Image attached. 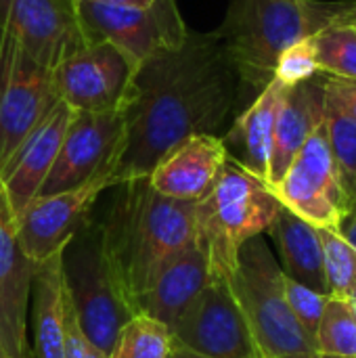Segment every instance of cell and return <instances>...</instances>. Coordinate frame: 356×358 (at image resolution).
<instances>
[{
    "label": "cell",
    "instance_id": "6da1fadb",
    "mask_svg": "<svg viewBox=\"0 0 356 358\" xmlns=\"http://www.w3.org/2000/svg\"><path fill=\"white\" fill-rule=\"evenodd\" d=\"M241 90V76L216 31H189L176 48L141 61L111 166L113 187L147 178L166 153L191 136H220Z\"/></svg>",
    "mask_w": 356,
    "mask_h": 358
},
{
    "label": "cell",
    "instance_id": "7a4b0ae2",
    "mask_svg": "<svg viewBox=\"0 0 356 358\" xmlns=\"http://www.w3.org/2000/svg\"><path fill=\"white\" fill-rule=\"evenodd\" d=\"M113 199L99 224L109 260L136 315V302L159 266L195 241V201L155 193L147 178L111 187Z\"/></svg>",
    "mask_w": 356,
    "mask_h": 358
},
{
    "label": "cell",
    "instance_id": "3957f363",
    "mask_svg": "<svg viewBox=\"0 0 356 358\" xmlns=\"http://www.w3.org/2000/svg\"><path fill=\"white\" fill-rule=\"evenodd\" d=\"M355 10L356 0H231L216 34L243 86L260 92L273 80L283 50L315 38Z\"/></svg>",
    "mask_w": 356,
    "mask_h": 358
},
{
    "label": "cell",
    "instance_id": "277c9868",
    "mask_svg": "<svg viewBox=\"0 0 356 358\" xmlns=\"http://www.w3.org/2000/svg\"><path fill=\"white\" fill-rule=\"evenodd\" d=\"M279 208L264 180L227 159L212 191L195 201V239L208 256L210 275L229 279L241 245L269 233Z\"/></svg>",
    "mask_w": 356,
    "mask_h": 358
},
{
    "label": "cell",
    "instance_id": "5b68a950",
    "mask_svg": "<svg viewBox=\"0 0 356 358\" xmlns=\"http://www.w3.org/2000/svg\"><path fill=\"white\" fill-rule=\"evenodd\" d=\"M63 281L78 327L109 357L122 327L134 317L124 285L109 260L99 218H90L63 248Z\"/></svg>",
    "mask_w": 356,
    "mask_h": 358
},
{
    "label": "cell",
    "instance_id": "8992f818",
    "mask_svg": "<svg viewBox=\"0 0 356 358\" xmlns=\"http://www.w3.org/2000/svg\"><path fill=\"white\" fill-rule=\"evenodd\" d=\"M229 283L262 358L315 352L287 306L283 271L262 235L241 245Z\"/></svg>",
    "mask_w": 356,
    "mask_h": 358
},
{
    "label": "cell",
    "instance_id": "52a82bcc",
    "mask_svg": "<svg viewBox=\"0 0 356 358\" xmlns=\"http://www.w3.org/2000/svg\"><path fill=\"white\" fill-rule=\"evenodd\" d=\"M59 101L52 69L0 27V172Z\"/></svg>",
    "mask_w": 356,
    "mask_h": 358
},
{
    "label": "cell",
    "instance_id": "ba28073f",
    "mask_svg": "<svg viewBox=\"0 0 356 358\" xmlns=\"http://www.w3.org/2000/svg\"><path fill=\"white\" fill-rule=\"evenodd\" d=\"M84 40L111 42L134 61L176 48L189 29L174 0H155L149 6H124L99 0H73Z\"/></svg>",
    "mask_w": 356,
    "mask_h": 358
},
{
    "label": "cell",
    "instance_id": "9c48e42d",
    "mask_svg": "<svg viewBox=\"0 0 356 358\" xmlns=\"http://www.w3.org/2000/svg\"><path fill=\"white\" fill-rule=\"evenodd\" d=\"M138 61L111 42H88L52 69L59 99L73 111H124Z\"/></svg>",
    "mask_w": 356,
    "mask_h": 358
},
{
    "label": "cell",
    "instance_id": "30bf717a",
    "mask_svg": "<svg viewBox=\"0 0 356 358\" xmlns=\"http://www.w3.org/2000/svg\"><path fill=\"white\" fill-rule=\"evenodd\" d=\"M172 342L206 358H262L229 279L212 277L174 325Z\"/></svg>",
    "mask_w": 356,
    "mask_h": 358
},
{
    "label": "cell",
    "instance_id": "8fae6325",
    "mask_svg": "<svg viewBox=\"0 0 356 358\" xmlns=\"http://www.w3.org/2000/svg\"><path fill=\"white\" fill-rule=\"evenodd\" d=\"M273 193L306 222L340 231L348 208L329 149L325 122L302 145L283 178L273 187Z\"/></svg>",
    "mask_w": 356,
    "mask_h": 358
},
{
    "label": "cell",
    "instance_id": "7c38bea8",
    "mask_svg": "<svg viewBox=\"0 0 356 358\" xmlns=\"http://www.w3.org/2000/svg\"><path fill=\"white\" fill-rule=\"evenodd\" d=\"M124 134V111H73L57 159L38 195L76 189L101 174L111 176Z\"/></svg>",
    "mask_w": 356,
    "mask_h": 358
},
{
    "label": "cell",
    "instance_id": "4fadbf2b",
    "mask_svg": "<svg viewBox=\"0 0 356 358\" xmlns=\"http://www.w3.org/2000/svg\"><path fill=\"white\" fill-rule=\"evenodd\" d=\"M111 187V176L101 174L76 189L34 197L17 216V235L23 254L38 264L61 252L90 218L99 197Z\"/></svg>",
    "mask_w": 356,
    "mask_h": 358
},
{
    "label": "cell",
    "instance_id": "5bb4252c",
    "mask_svg": "<svg viewBox=\"0 0 356 358\" xmlns=\"http://www.w3.org/2000/svg\"><path fill=\"white\" fill-rule=\"evenodd\" d=\"M0 27L48 69L86 44L73 0H0Z\"/></svg>",
    "mask_w": 356,
    "mask_h": 358
},
{
    "label": "cell",
    "instance_id": "9a60e30c",
    "mask_svg": "<svg viewBox=\"0 0 356 358\" xmlns=\"http://www.w3.org/2000/svg\"><path fill=\"white\" fill-rule=\"evenodd\" d=\"M36 264L23 254L17 218L0 180V340L10 358H34L27 340V310Z\"/></svg>",
    "mask_w": 356,
    "mask_h": 358
},
{
    "label": "cell",
    "instance_id": "2e32d148",
    "mask_svg": "<svg viewBox=\"0 0 356 358\" xmlns=\"http://www.w3.org/2000/svg\"><path fill=\"white\" fill-rule=\"evenodd\" d=\"M71 113L73 109L59 101L29 132V136L21 143L17 153L0 172V180L15 218L34 197H38L61 149Z\"/></svg>",
    "mask_w": 356,
    "mask_h": 358
},
{
    "label": "cell",
    "instance_id": "e0dca14e",
    "mask_svg": "<svg viewBox=\"0 0 356 358\" xmlns=\"http://www.w3.org/2000/svg\"><path fill=\"white\" fill-rule=\"evenodd\" d=\"M227 159L220 136L197 134L166 153L147 180L164 197L199 201L216 185Z\"/></svg>",
    "mask_w": 356,
    "mask_h": 358
},
{
    "label": "cell",
    "instance_id": "ac0fdd59",
    "mask_svg": "<svg viewBox=\"0 0 356 358\" xmlns=\"http://www.w3.org/2000/svg\"><path fill=\"white\" fill-rule=\"evenodd\" d=\"M208 281L210 262L195 239L159 266L136 302V315H147L172 331L185 310L204 292Z\"/></svg>",
    "mask_w": 356,
    "mask_h": 358
},
{
    "label": "cell",
    "instance_id": "d6986e66",
    "mask_svg": "<svg viewBox=\"0 0 356 358\" xmlns=\"http://www.w3.org/2000/svg\"><path fill=\"white\" fill-rule=\"evenodd\" d=\"M285 84L273 78L239 115L220 134L227 157L269 185V168L273 153L275 120Z\"/></svg>",
    "mask_w": 356,
    "mask_h": 358
},
{
    "label": "cell",
    "instance_id": "ffe728a7",
    "mask_svg": "<svg viewBox=\"0 0 356 358\" xmlns=\"http://www.w3.org/2000/svg\"><path fill=\"white\" fill-rule=\"evenodd\" d=\"M323 120H325V92L319 76L298 82L294 86H285L275 120L273 153H271V168H269L271 189L283 178V174L287 172L290 164L294 162L302 145L323 124Z\"/></svg>",
    "mask_w": 356,
    "mask_h": 358
},
{
    "label": "cell",
    "instance_id": "44dd1931",
    "mask_svg": "<svg viewBox=\"0 0 356 358\" xmlns=\"http://www.w3.org/2000/svg\"><path fill=\"white\" fill-rule=\"evenodd\" d=\"M63 250L36 264L31 283L34 358H63L67 329V289L63 281Z\"/></svg>",
    "mask_w": 356,
    "mask_h": 358
},
{
    "label": "cell",
    "instance_id": "7402d4cb",
    "mask_svg": "<svg viewBox=\"0 0 356 358\" xmlns=\"http://www.w3.org/2000/svg\"><path fill=\"white\" fill-rule=\"evenodd\" d=\"M269 235L277 245L283 275L323 296H329L323 266V248L317 227L281 203Z\"/></svg>",
    "mask_w": 356,
    "mask_h": 358
},
{
    "label": "cell",
    "instance_id": "603a6c76",
    "mask_svg": "<svg viewBox=\"0 0 356 358\" xmlns=\"http://www.w3.org/2000/svg\"><path fill=\"white\" fill-rule=\"evenodd\" d=\"M317 355L356 358V308L353 300L329 296L317 327Z\"/></svg>",
    "mask_w": 356,
    "mask_h": 358
},
{
    "label": "cell",
    "instance_id": "cb8c5ba5",
    "mask_svg": "<svg viewBox=\"0 0 356 358\" xmlns=\"http://www.w3.org/2000/svg\"><path fill=\"white\" fill-rule=\"evenodd\" d=\"M325 130L338 178L346 197L348 216L356 210V122L325 101ZM346 216V218H348Z\"/></svg>",
    "mask_w": 356,
    "mask_h": 358
},
{
    "label": "cell",
    "instance_id": "d4e9b609",
    "mask_svg": "<svg viewBox=\"0 0 356 358\" xmlns=\"http://www.w3.org/2000/svg\"><path fill=\"white\" fill-rule=\"evenodd\" d=\"M350 17L332 23L313 38L319 73L356 80V27Z\"/></svg>",
    "mask_w": 356,
    "mask_h": 358
},
{
    "label": "cell",
    "instance_id": "484cf974",
    "mask_svg": "<svg viewBox=\"0 0 356 358\" xmlns=\"http://www.w3.org/2000/svg\"><path fill=\"white\" fill-rule=\"evenodd\" d=\"M172 334L147 315H134L120 331L107 358H168Z\"/></svg>",
    "mask_w": 356,
    "mask_h": 358
},
{
    "label": "cell",
    "instance_id": "4316f807",
    "mask_svg": "<svg viewBox=\"0 0 356 358\" xmlns=\"http://www.w3.org/2000/svg\"><path fill=\"white\" fill-rule=\"evenodd\" d=\"M329 296L356 300V248L338 229L317 227Z\"/></svg>",
    "mask_w": 356,
    "mask_h": 358
},
{
    "label": "cell",
    "instance_id": "83f0119b",
    "mask_svg": "<svg viewBox=\"0 0 356 358\" xmlns=\"http://www.w3.org/2000/svg\"><path fill=\"white\" fill-rule=\"evenodd\" d=\"M283 292H285V300H287V306H290L294 319L298 321L300 329L306 334V338L315 346L317 327H319V321H321V315H323V308H325V302L329 296H323V294L290 279L287 275H283Z\"/></svg>",
    "mask_w": 356,
    "mask_h": 358
},
{
    "label": "cell",
    "instance_id": "f1b7e54d",
    "mask_svg": "<svg viewBox=\"0 0 356 358\" xmlns=\"http://www.w3.org/2000/svg\"><path fill=\"white\" fill-rule=\"evenodd\" d=\"M315 76H319V65H317V57H315L313 38H308V40H302V42L290 46L287 50H283L279 55L273 78H277L285 86H294V84L311 80Z\"/></svg>",
    "mask_w": 356,
    "mask_h": 358
},
{
    "label": "cell",
    "instance_id": "f546056e",
    "mask_svg": "<svg viewBox=\"0 0 356 358\" xmlns=\"http://www.w3.org/2000/svg\"><path fill=\"white\" fill-rule=\"evenodd\" d=\"M319 78L325 92V101L356 122V80L334 78L325 73H319Z\"/></svg>",
    "mask_w": 356,
    "mask_h": 358
},
{
    "label": "cell",
    "instance_id": "4dcf8cb0",
    "mask_svg": "<svg viewBox=\"0 0 356 358\" xmlns=\"http://www.w3.org/2000/svg\"><path fill=\"white\" fill-rule=\"evenodd\" d=\"M69 300V298H67ZM63 358H107L101 350H97L88 338L78 327V321L73 317L71 304L67 308V329H65V355Z\"/></svg>",
    "mask_w": 356,
    "mask_h": 358
},
{
    "label": "cell",
    "instance_id": "1f68e13d",
    "mask_svg": "<svg viewBox=\"0 0 356 358\" xmlns=\"http://www.w3.org/2000/svg\"><path fill=\"white\" fill-rule=\"evenodd\" d=\"M340 233L346 237V241H348L350 245H355L356 248V216L355 218H348V220H344V222H342Z\"/></svg>",
    "mask_w": 356,
    "mask_h": 358
},
{
    "label": "cell",
    "instance_id": "d6a6232c",
    "mask_svg": "<svg viewBox=\"0 0 356 358\" xmlns=\"http://www.w3.org/2000/svg\"><path fill=\"white\" fill-rule=\"evenodd\" d=\"M99 2H109V4H124V6H149L155 0H99Z\"/></svg>",
    "mask_w": 356,
    "mask_h": 358
},
{
    "label": "cell",
    "instance_id": "836d02e7",
    "mask_svg": "<svg viewBox=\"0 0 356 358\" xmlns=\"http://www.w3.org/2000/svg\"><path fill=\"white\" fill-rule=\"evenodd\" d=\"M170 357L172 358H206V357H199V355H195V352H191V350H187V348H180V346H176L174 342H172V352H170Z\"/></svg>",
    "mask_w": 356,
    "mask_h": 358
},
{
    "label": "cell",
    "instance_id": "e575fe53",
    "mask_svg": "<svg viewBox=\"0 0 356 358\" xmlns=\"http://www.w3.org/2000/svg\"><path fill=\"white\" fill-rule=\"evenodd\" d=\"M281 358H336V357H323V355L313 352V355H292V357H281Z\"/></svg>",
    "mask_w": 356,
    "mask_h": 358
},
{
    "label": "cell",
    "instance_id": "d590c367",
    "mask_svg": "<svg viewBox=\"0 0 356 358\" xmlns=\"http://www.w3.org/2000/svg\"><path fill=\"white\" fill-rule=\"evenodd\" d=\"M0 358H10L6 355V350H4V346H2V340H0Z\"/></svg>",
    "mask_w": 356,
    "mask_h": 358
},
{
    "label": "cell",
    "instance_id": "8d00e7d4",
    "mask_svg": "<svg viewBox=\"0 0 356 358\" xmlns=\"http://www.w3.org/2000/svg\"><path fill=\"white\" fill-rule=\"evenodd\" d=\"M350 23H353V25H355V27H356V10H355V13H353V17H350Z\"/></svg>",
    "mask_w": 356,
    "mask_h": 358
},
{
    "label": "cell",
    "instance_id": "74e56055",
    "mask_svg": "<svg viewBox=\"0 0 356 358\" xmlns=\"http://www.w3.org/2000/svg\"><path fill=\"white\" fill-rule=\"evenodd\" d=\"M355 216H356V210L353 212V214H350V216H348V218H355ZM348 218H346V220H348Z\"/></svg>",
    "mask_w": 356,
    "mask_h": 358
},
{
    "label": "cell",
    "instance_id": "f35d334b",
    "mask_svg": "<svg viewBox=\"0 0 356 358\" xmlns=\"http://www.w3.org/2000/svg\"><path fill=\"white\" fill-rule=\"evenodd\" d=\"M353 304H355V308H356V300H353Z\"/></svg>",
    "mask_w": 356,
    "mask_h": 358
},
{
    "label": "cell",
    "instance_id": "ab89813d",
    "mask_svg": "<svg viewBox=\"0 0 356 358\" xmlns=\"http://www.w3.org/2000/svg\"><path fill=\"white\" fill-rule=\"evenodd\" d=\"M168 358H172V357H168Z\"/></svg>",
    "mask_w": 356,
    "mask_h": 358
}]
</instances>
